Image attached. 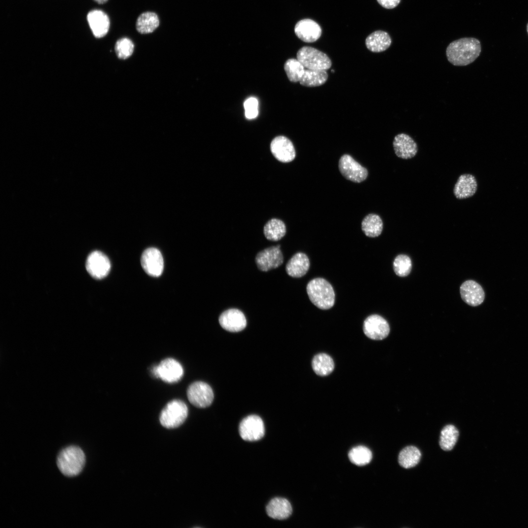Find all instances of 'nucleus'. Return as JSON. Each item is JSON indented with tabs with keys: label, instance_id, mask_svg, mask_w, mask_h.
Listing matches in <instances>:
<instances>
[{
	"label": "nucleus",
	"instance_id": "29",
	"mask_svg": "<svg viewBox=\"0 0 528 528\" xmlns=\"http://www.w3.org/2000/svg\"><path fill=\"white\" fill-rule=\"evenodd\" d=\"M286 227L284 222L277 219L269 220L264 225V233L266 238L271 241H278L286 234Z\"/></svg>",
	"mask_w": 528,
	"mask_h": 528
},
{
	"label": "nucleus",
	"instance_id": "6",
	"mask_svg": "<svg viewBox=\"0 0 528 528\" xmlns=\"http://www.w3.org/2000/svg\"><path fill=\"white\" fill-rule=\"evenodd\" d=\"M187 395L190 403L198 408H205L210 406L214 399V393L211 387L202 381L192 383L188 388Z\"/></svg>",
	"mask_w": 528,
	"mask_h": 528
},
{
	"label": "nucleus",
	"instance_id": "38",
	"mask_svg": "<svg viewBox=\"0 0 528 528\" xmlns=\"http://www.w3.org/2000/svg\"><path fill=\"white\" fill-rule=\"evenodd\" d=\"M527 33L528 34V22L527 25Z\"/></svg>",
	"mask_w": 528,
	"mask_h": 528
},
{
	"label": "nucleus",
	"instance_id": "37",
	"mask_svg": "<svg viewBox=\"0 0 528 528\" xmlns=\"http://www.w3.org/2000/svg\"><path fill=\"white\" fill-rule=\"evenodd\" d=\"M94 0L96 2L99 3V4H103V3L106 2L108 1V0Z\"/></svg>",
	"mask_w": 528,
	"mask_h": 528
},
{
	"label": "nucleus",
	"instance_id": "25",
	"mask_svg": "<svg viewBox=\"0 0 528 528\" xmlns=\"http://www.w3.org/2000/svg\"><path fill=\"white\" fill-rule=\"evenodd\" d=\"M312 368L318 375L327 376L331 374L334 368L332 358L328 354L320 353L315 355L312 360Z\"/></svg>",
	"mask_w": 528,
	"mask_h": 528
},
{
	"label": "nucleus",
	"instance_id": "3",
	"mask_svg": "<svg viewBox=\"0 0 528 528\" xmlns=\"http://www.w3.org/2000/svg\"><path fill=\"white\" fill-rule=\"evenodd\" d=\"M86 457L78 446H69L62 449L57 458V466L65 476L73 477L81 473L85 465Z\"/></svg>",
	"mask_w": 528,
	"mask_h": 528
},
{
	"label": "nucleus",
	"instance_id": "32",
	"mask_svg": "<svg viewBox=\"0 0 528 528\" xmlns=\"http://www.w3.org/2000/svg\"><path fill=\"white\" fill-rule=\"evenodd\" d=\"M284 69L289 81L297 82L302 78L305 67L297 59L291 58L285 62Z\"/></svg>",
	"mask_w": 528,
	"mask_h": 528
},
{
	"label": "nucleus",
	"instance_id": "4",
	"mask_svg": "<svg viewBox=\"0 0 528 528\" xmlns=\"http://www.w3.org/2000/svg\"><path fill=\"white\" fill-rule=\"evenodd\" d=\"M188 408L182 400L175 399L168 402L162 410L159 417L161 425L168 429L180 426L188 416Z\"/></svg>",
	"mask_w": 528,
	"mask_h": 528
},
{
	"label": "nucleus",
	"instance_id": "13",
	"mask_svg": "<svg viewBox=\"0 0 528 528\" xmlns=\"http://www.w3.org/2000/svg\"><path fill=\"white\" fill-rule=\"evenodd\" d=\"M141 264L145 272L152 277H159L163 270V257L156 248L150 247L144 251L141 257Z\"/></svg>",
	"mask_w": 528,
	"mask_h": 528
},
{
	"label": "nucleus",
	"instance_id": "2",
	"mask_svg": "<svg viewBox=\"0 0 528 528\" xmlns=\"http://www.w3.org/2000/svg\"><path fill=\"white\" fill-rule=\"evenodd\" d=\"M307 292L310 301L318 308L328 309L335 302V293L332 286L322 278L310 281L307 286Z\"/></svg>",
	"mask_w": 528,
	"mask_h": 528
},
{
	"label": "nucleus",
	"instance_id": "34",
	"mask_svg": "<svg viewBox=\"0 0 528 528\" xmlns=\"http://www.w3.org/2000/svg\"><path fill=\"white\" fill-rule=\"evenodd\" d=\"M114 49L118 58L126 59L133 53L134 44L130 39L122 38L117 41Z\"/></svg>",
	"mask_w": 528,
	"mask_h": 528
},
{
	"label": "nucleus",
	"instance_id": "11",
	"mask_svg": "<svg viewBox=\"0 0 528 528\" xmlns=\"http://www.w3.org/2000/svg\"><path fill=\"white\" fill-rule=\"evenodd\" d=\"M363 330L368 338L376 340L385 338L390 332V327L387 321L377 314L371 315L366 318Z\"/></svg>",
	"mask_w": 528,
	"mask_h": 528
},
{
	"label": "nucleus",
	"instance_id": "36",
	"mask_svg": "<svg viewBox=\"0 0 528 528\" xmlns=\"http://www.w3.org/2000/svg\"><path fill=\"white\" fill-rule=\"evenodd\" d=\"M378 3L386 9H393L396 7L400 0H377Z\"/></svg>",
	"mask_w": 528,
	"mask_h": 528
},
{
	"label": "nucleus",
	"instance_id": "26",
	"mask_svg": "<svg viewBox=\"0 0 528 528\" xmlns=\"http://www.w3.org/2000/svg\"><path fill=\"white\" fill-rule=\"evenodd\" d=\"M383 221L377 215L370 214L361 222V228L366 236L374 238L379 236L383 230Z\"/></svg>",
	"mask_w": 528,
	"mask_h": 528
},
{
	"label": "nucleus",
	"instance_id": "23",
	"mask_svg": "<svg viewBox=\"0 0 528 528\" xmlns=\"http://www.w3.org/2000/svg\"><path fill=\"white\" fill-rule=\"evenodd\" d=\"M392 43L391 38L388 33L382 30L375 31L366 38L367 48L373 52H381L387 49Z\"/></svg>",
	"mask_w": 528,
	"mask_h": 528
},
{
	"label": "nucleus",
	"instance_id": "7",
	"mask_svg": "<svg viewBox=\"0 0 528 528\" xmlns=\"http://www.w3.org/2000/svg\"><path fill=\"white\" fill-rule=\"evenodd\" d=\"M239 430L241 438L249 441L260 440L264 437L265 432L263 420L255 415L244 418L240 423Z\"/></svg>",
	"mask_w": 528,
	"mask_h": 528
},
{
	"label": "nucleus",
	"instance_id": "18",
	"mask_svg": "<svg viewBox=\"0 0 528 528\" xmlns=\"http://www.w3.org/2000/svg\"><path fill=\"white\" fill-rule=\"evenodd\" d=\"M460 294L463 301L473 307L481 305L484 299V292L482 287L473 280H467L462 284Z\"/></svg>",
	"mask_w": 528,
	"mask_h": 528
},
{
	"label": "nucleus",
	"instance_id": "24",
	"mask_svg": "<svg viewBox=\"0 0 528 528\" xmlns=\"http://www.w3.org/2000/svg\"><path fill=\"white\" fill-rule=\"evenodd\" d=\"M159 20L156 13L146 12L140 14L136 22V29L141 34L152 33L159 26Z\"/></svg>",
	"mask_w": 528,
	"mask_h": 528
},
{
	"label": "nucleus",
	"instance_id": "31",
	"mask_svg": "<svg viewBox=\"0 0 528 528\" xmlns=\"http://www.w3.org/2000/svg\"><path fill=\"white\" fill-rule=\"evenodd\" d=\"M348 456L352 463L358 466L368 464L372 459L371 451L364 446L353 447L350 451Z\"/></svg>",
	"mask_w": 528,
	"mask_h": 528
},
{
	"label": "nucleus",
	"instance_id": "20",
	"mask_svg": "<svg viewBox=\"0 0 528 528\" xmlns=\"http://www.w3.org/2000/svg\"><path fill=\"white\" fill-rule=\"evenodd\" d=\"M87 20L96 38L105 36L109 31L110 22L108 16L100 10H93L87 15Z\"/></svg>",
	"mask_w": 528,
	"mask_h": 528
},
{
	"label": "nucleus",
	"instance_id": "30",
	"mask_svg": "<svg viewBox=\"0 0 528 528\" xmlns=\"http://www.w3.org/2000/svg\"><path fill=\"white\" fill-rule=\"evenodd\" d=\"M459 435L458 429L453 425H447L440 432L439 444L444 451L451 450L455 445Z\"/></svg>",
	"mask_w": 528,
	"mask_h": 528
},
{
	"label": "nucleus",
	"instance_id": "22",
	"mask_svg": "<svg viewBox=\"0 0 528 528\" xmlns=\"http://www.w3.org/2000/svg\"><path fill=\"white\" fill-rule=\"evenodd\" d=\"M267 515L270 518L277 520L287 518L292 513V506L289 501L285 498H275L272 499L266 507Z\"/></svg>",
	"mask_w": 528,
	"mask_h": 528
},
{
	"label": "nucleus",
	"instance_id": "5",
	"mask_svg": "<svg viewBox=\"0 0 528 528\" xmlns=\"http://www.w3.org/2000/svg\"><path fill=\"white\" fill-rule=\"evenodd\" d=\"M297 59L307 69L327 70L331 66V60L325 53L310 46L301 48Z\"/></svg>",
	"mask_w": 528,
	"mask_h": 528
},
{
	"label": "nucleus",
	"instance_id": "17",
	"mask_svg": "<svg viewBox=\"0 0 528 528\" xmlns=\"http://www.w3.org/2000/svg\"><path fill=\"white\" fill-rule=\"evenodd\" d=\"M294 32L296 36L306 43H312L321 36L322 29L315 21L309 19L299 21L296 24Z\"/></svg>",
	"mask_w": 528,
	"mask_h": 528
},
{
	"label": "nucleus",
	"instance_id": "12",
	"mask_svg": "<svg viewBox=\"0 0 528 528\" xmlns=\"http://www.w3.org/2000/svg\"><path fill=\"white\" fill-rule=\"evenodd\" d=\"M86 269L94 278L101 279L105 277L110 269V263L103 253L95 251L91 252L86 261Z\"/></svg>",
	"mask_w": 528,
	"mask_h": 528
},
{
	"label": "nucleus",
	"instance_id": "27",
	"mask_svg": "<svg viewBox=\"0 0 528 528\" xmlns=\"http://www.w3.org/2000/svg\"><path fill=\"white\" fill-rule=\"evenodd\" d=\"M421 456V452L417 447L408 446L400 452L398 458V463L404 468H410L418 464Z\"/></svg>",
	"mask_w": 528,
	"mask_h": 528
},
{
	"label": "nucleus",
	"instance_id": "21",
	"mask_svg": "<svg viewBox=\"0 0 528 528\" xmlns=\"http://www.w3.org/2000/svg\"><path fill=\"white\" fill-rule=\"evenodd\" d=\"M309 260L306 254L298 252L294 254L288 261L286 270L288 275L294 278L304 276L309 268Z\"/></svg>",
	"mask_w": 528,
	"mask_h": 528
},
{
	"label": "nucleus",
	"instance_id": "28",
	"mask_svg": "<svg viewBox=\"0 0 528 528\" xmlns=\"http://www.w3.org/2000/svg\"><path fill=\"white\" fill-rule=\"evenodd\" d=\"M328 77L326 70L305 68L299 82L301 85L306 87H317L324 84Z\"/></svg>",
	"mask_w": 528,
	"mask_h": 528
},
{
	"label": "nucleus",
	"instance_id": "33",
	"mask_svg": "<svg viewBox=\"0 0 528 528\" xmlns=\"http://www.w3.org/2000/svg\"><path fill=\"white\" fill-rule=\"evenodd\" d=\"M393 268L397 276H407L409 274L412 269L411 259L407 255L404 254L397 256L393 262Z\"/></svg>",
	"mask_w": 528,
	"mask_h": 528
},
{
	"label": "nucleus",
	"instance_id": "10",
	"mask_svg": "<svg viewBox=\"0 0 528 528\" xmlns=\"http://www.w3.org/2000/svg\"><path fill=\"white\" fill-rule=\"evenodd\" d=\"M283 261L280 245L266 248L259 252L255 257L257 266L262 271H268L277 268Z\"/></svg>",
	"mask_w": 528,
	"mask_h": 528
},
{
	"label": "nucleus",
	"instance_id": "35",
	"mask_svg": "<svg viewBox=\"0 0 528 528\" xmlns=\"http://www.w3.org/2000/svg\"><path fill=\"white\" fill-rule=\"evenodd\" d=\"M245 115L246 118L252 119L258 115V101L257 98L251 97L247 98L243 103Z\"/></svg>",
	"mask_w": 528,
	"mask_h": 528
},
{
	"label": "nucleus",
	"instance_id": "15",
	"mask_svg": "<svg viewBox=\"0 0 528 528\" xmlns=\"http://www.w3.org/2000/svg\"><path fill=\"white\" fill-rule=\"evenodd\" d=\"M270 151L278 160L283 163L292 161L296 156L293 143L288 138L282 135L278 136L272 140Z\"/></svg>",
	"mask_w": 528,
	"mask_h": 528
},
{
	"label": "nucleus",
	"instance_id": "19",
	"mask_svg": "<svg viewBox=\"0 0 528 528\" xmlns=\"http://www.w3.org/2000/svg\"><path fill=\"white\" fill-rule=\"evenodd\" d=\"M477 190L475 177L470 174H463L458 178L453 188V194L458 199L469 198L475 195Z\"/></svg>",
	"mask_w": 528,
	"mask_h": 528
},
{
	"label": "nucleus",
	"instance_id": "16",
	"mask_svg": "<svg viewBox=\"0 0 528 528\" xmlns=\"http://www.w3.org/2000/svg\"><path fill=\"white\" fill-rule=\"evenodd\" d=\"M393 145L396 155L402 159H412L418 153L417 144L410 135L404 133L395 136Z\"/></svg>",
	"mask_w": 528,
	"mask_h": 528
},
{
	"label": "nucleus",
	"instance_id": "1",
	"mask_svg": "<svg viewBox=\"0 0 528 528\" xmlns=\"http://www.w3.org/2000/svg\"><path fill=\"white\" fill-rule=\"evenodd\" d=\"M481 52L480 42L474 38H463L454 41L446 49L448 61L456 66H465L473 63Z\"/></svg>",
	"mask_w": 528,
	"mask_h": 528
},
{
	"label": "nucleus",
	"instance_id": "9",
	"mask_svg": "<svg viewBox=\"0 0 528 528\" xmlns=\"http://www.w3.org/2000/svg\"><path fill=\"white\" fill-rule=\"evenodd\" d=\"M152 372L154 376L167 383L177 382L183 374L181 364L171 358L163 360L158 366L154 367Z\"/></svg>",
	"mask_w": 528,
	"mask_h": 528
},
{
	"label": "nucleus",
	"instance_id": "8",
	"mask_svg": "<svg viewBox=\"0 0 528 528\" xmlns=\"http://www.w3.org/2000/svg\"><path fill=\"white\" fill-rule=\"evenodd\" d=\"M338 167L342 176L354 182H361L368 176L367 170L349 154H344L340 157Z\"/></svg>",
	"mask_w": 528,
	"mask_h": 528
},
{
	"label": "nucleus",
	"instance_id": "14",
	"mask_svg": "<svg viewBox=\"0 0 528 528\" xmlns=\"http://www.w3.org/2000/svg\"><path fill=\"white\" fill-rule=\"evenodd\" d=\"M219 322L223 329L233 332L242 330L247 324L245 315L237 308H230L224 311L220 315Z\"/></svg>",
	"mask_w": 528,
	"mask_h": 528
}]
</instances>
